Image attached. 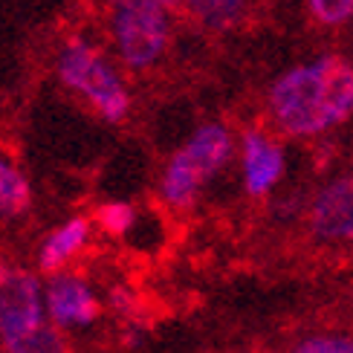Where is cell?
Here are the masks:
<instances>
[{"instance_id": "6da1fadb", "label": "cell", "mask_w": 353, "mask_h": 353, "mask_svg": "<svg viewBox=\"0 0 353 353\" xmlns=\"http://www.w3.org/2000/svg\"><path fill=\"white\" fill-rule=\"evenodd\" d=\"M267 119L278 137L319 139L353 119V61L327 52L287 67L267 90Z\"/></svg>"}, {"instance_id": "7a4b0ae2", "label": "cell", "mask_w": 353, "mask_h": 353, "mask_svg": "<svg viewBox=\"0 0 353 353\" xmlns=\"http://www.w3.org/2000/svg\"><path fill=\"white\" fill-rule=\"evenodd\" d=\"M238 157V139L226 122H203L163 165L157 194L171 212H188L217 174Z\"/></svg>"}, {"instance_id": "3957f363", "label": "cell", "mask_w": 353, "mask_h": 353, "mask_svg": "<svg viewBox=\"0 0 353 353\" xmlns=\"http://www.w3.org/2000/svg\"><path fill=\"white\" fill-rule=\"evenodd\" d=\"M55 76L64 90L81 99L101 122L119 125L130 113V90L122 64L93 43L90 38L72 35L55 52Z\"/></svg>"}, {"instance_id": "277c9868", "label": "cell", "mask_w": 353, "mask_h": 353, "mask_svg": "<svg viewBox=\"0 0 353 353\" xmlns=\"http://www.w3.org/2000/svg\"><path fill=\"white\" fill-rule=\"evenodd\" d=\"M174 6L165 0H105V32L128 72H148L171 50Z\"/></svg>"}, {"instance_id": "5b68a950", "label": "cell", "mask_w": 353, "mask_h": 353, "mask_svg": "<svg viewBox=\"0 0 353 353\" xmlns=\"http://www.w3.org/2000/svg\"><path fill=\"white\" fill-rule=\"evenodd\" d=\"M50 325L43 281L23 267H6L0 275V347L12 350Z\"/></svg>"}, {"instance_id": "8992f818", "label": "cell", "mask_w": 353, "mask_h": 353, "mask_svg": "<svg viewBox=\"0 0 353 353\" xmlns=\"http://www.w3.org/2000/svg\"><path fill=\"white\" fill-rule=\"evenodd\" d=\"M304 223L321 246H353V171L336 174L313 191Z\"/></svg>"}, {"instance_id": "52a82bcc", "label": "cell", "mask_w": 353, "mask_h": 353, "mask_svg": "<svg viewBox=\"0 0 353 353\" xmlns=\"http://www.w3.org/2000/svg\"><path fill=\"white\" fill-rule=\"evenodd\" d=\"M238 165L246 194L255 200L270 197L287 174L284 142L270 128H246L238 137Z\"/></svg>"}, {"instance_id": "ba28073f", "label": "cell", "mask_w": 353, "mask_h": 353, "mask_svg": "<svg viewBox=\"0 0 353 353\" xmlns=\"http://www.w3.org/2000/svg\"><path fill=\"white\" fill-rule=\"evenodd\" d=\"M43 304H47V316L55 327L64 333L70 330H87L105 313L96 287L79 272H52L43 281Z\"/></svg>"}, {"instance_id": "9c48e42d", "label": "cell", "mask_w": 353, "mask_h": 353, "mask_svg": "<svg viewBox=\"0 0 353 353\" xmlns=\"http://www.w3.org/2000/svg\"><path fill=\"white\" fill-rule=\"evenodd\" d=\"M90 234H93L90 217L76 214V217L64 220L61 226H55L47 238L41 241V246H38V270L47 272V275L67 270L70 263L87 249Z\"/></svg>"}, {"instance_id": "30bf717a", "label": "cell", "mask_w": 353, "mask_h": 353, "mask_svg": "<svg viewBox=\"0 0 353 353\" xmlns=\"http://www.w3.org/2000/svg\"><path fill=\"white\" fill-rule=\"evenodd\" d=\"M180 12L205 32H229L249 18L252 0H183Z\"/></svg>"}, {"instance_id": "8fae6325", "label": "cell", "mask_w": 353, "mask_h": 353, "mask_svg": "<svg viewBox=\"0 0 353 353\" xmlns=\"http://www.w3.org/2000/svg\"><path fill=\"white\" fill-rule=\"evenodd\" d=\"M32 209V183L18 163L0 154V217L14 220Z\"/></svg>"}, {"instance_id": "7c38bea8", "label": "cell", "mask_w": 353, "mask_h": 353, "mask_svg": "<svg viewBox=\"0 0 353 353\" xmlns=\"http://www.w3.org/2000/svg\"><path fill=\"white\" fill-rule=\"evenodd\" d=\"M290 353H353V333H342V330L304 333L290 345Z\"/></svg>"}, {"instance_id": "4fadbf2b", "label": "cell", "mask_w": 353, "mask_h": 353, "mask_svg": "<svg viewBox=\"0 0 353 353\" xmlns=\"http://www.w3.org/2000/svg\"><path fill=\"white\" fill-rule=\"evenodd\" d=\"M93 223L105 234H110V238H125V234L137 226V209L125 200H113V203L99 205Z\"/></svg>"}, {"instance_id": "5bb4252c", "label": "cell", "mask_w": 353, "mask_h": 353, "mask_svg": "<svg viewBox=\"0 0 353 353\" xmlns=\"http://www.w3.org/2000/svg\"><path fill=\"white\" fill-rule=\"evenodd\" d=\"M307 12L319 26L339 29L353 21V0H307Z\"/></svg>"}, {"instance_id": "9a60e30c", "label": "cell", "mask_w": 353, "mask_h": 353, "mask_svg": "<svg viewBox=\"0 0 353 353\" xmlns=\"http://www.w3.org/2000/svg\"><path fill=\"white\" fill-rule=\"evenodd\" d=\"M6 353H72L70 350V342H67V336L61 327H55L52 321L43 330H38L35 336H29L26 342L21 345H14L12 350Z\"/></svg>"}, {"instance_id": "2e32d148", "label": "cell", "mask_w": 353, "mask_h": 353, "mask_svg": "<svg viewBox=\"0 0 353 353\" xmlns=\"http://www.w3.org/2000/svg\"><path fill=\"white\" fill-rule=\"evenodd\" d=\"M108 304H110V310H113V313L128 316V313H134V310H137V296H134V292H130L128 287H113V290H110V296H108Z\"/></svg>"}, {"instance_id": "e0dca14e", "label": "cell", "mask_w": 353, "mask_h": 353, "mask_svg": "<svg viewBox=\"0 0 353 353\" xmlns=\"http://www.w3.org/2000/svg\"><path fill=\"white\" fill-rule=\"evenodd\" d=\"M6 267H9V261H6L3 255H0V275H3V272H6Z\"/></svg>"}, {"instance_id": "ac0fdd59", "label": "cell", "mask_w": 353, "mask_h": 353, "mask_svg": "<svg viewBox=\"0 0 353 353\" xmlns=\"http://www.w3.org/2000/svg\"><path fill=\"white\" fill-rule=\"evenodd\" d=\"M165 3H168V6H174L176 12H180V3H183V0H165Z\"/></svg>"}, {"instance_id": "d6986e66", "label": "cell", "mask_w": 353, "mask_h": 353, "mask_svg": "<svg viewBox=\"0 0 353 353\" xmlns=\"http://www.w3.org/2000/svg\"><path fill=\"white\" fill-rule=\"evenodd\" d=\"M0 353H6V350H3V347H0Z\"/></svg>"}]
</instances>
